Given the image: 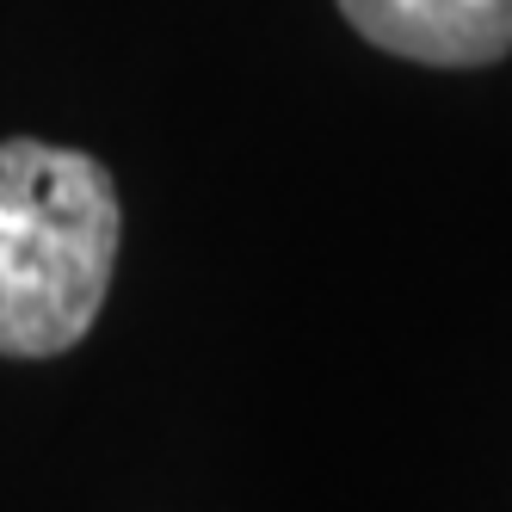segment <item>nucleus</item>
<instances>
[{
	"instance_id": "f257e3e1",
	"label": "nucleus",
	"mask_w": 512,
	"mask_h": 512,
	"mask_svg": "<svg viewBox=\"0 0 512 512\" xmlns=\"http://www.w3.org/2000/svg\"><path fill=\"white\" fill-rule=\"evenodd\" d=\"M118 186L93 155L0 142V358H56L99 315L118 266Z\"/></svg>"
},
{
	"instance_id": "f03ea898",
	"label": "nucleus",
	"mask_w": 512,
	"mask_h": 512,
	"mask_svg": "<svg viewBox=\"0 0 512 512\" xmlns=\"http://www.w3.org/2000/svg\"><path fill=\"white\" fill-rule=\"evenodd\" d=\"M364 44L426 68H488L512 50V0H340Z\"/></svg>"
}]
</instances>
